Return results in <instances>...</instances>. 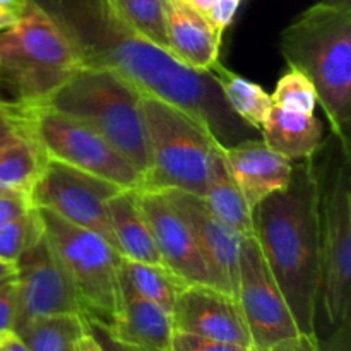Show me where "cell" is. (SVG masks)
Returning <instances> with one entry per match:
<instances>
[{
    "mask_svg": "<svg viewBox=\"0 0 351 351\" xmlns=\"http://www.w3.org/2000/svg\"><path fill=\"white\" fill-rule=\"evenodd\" d=\"M137 202L165 266L187 283L211 285L191 228L167 195L160 191L137 189Z\"/></svg>",
    "mask_w": 351,
    "mask_h": 351,
    "instance_id": "15",
    "label": "cell"
},
{
    "mask_svg": "<svg viewBox=\"0 0 351 351\" xmlns=\"http://www.w3.org/2000/svg\"><path fill=\"white\" fill-rule=\"evenodd\" d=\"M243 351H261V350H257V348H254V346H250V348H245Z\"/></svg>",
    "mask_w": 351,
    "mask_h": 351,
    "instance_id": "40",
    "label": "cell"
},
{
    "mask_svg": "<svg viewBox=\"0 0 351 351\" xmlns=\"http://www.w3.org/2000/svg\"><path fill=\"white\" fill-rule=\"evenodd\" d=\"M108 331L119 341L141 351H171L173 321L160 305L137 293L120 274V304Z\"/></svg>",
    "mask_w": 351,
    "mask_h": 351,
    "instance_id": "17",
    "label": "cell"
},
{
    "mask_svg": "<svg viewBox=\"0 0 351 351\" xmlns=\"http://www.w3.org/2000/svg\"><path fill=\"white\" fill-rule=\"evenodd\" d=\"M84 65L71 34L34 0L14 26L0 31V81L14 99L43 105Z\"/></svg>",
    "mask_w": 351,
    "mask_h": 351,
    "instance_id": "5",
    "label": "cell"
},
{
    "mask_svg": "<svg viewBox=\"0 0 351 351\" xmlns=\"http://www.w3.org/2000/svg\"><path fill=\"white\" fill-rule=\"evenodd\" d=\"M48 156L36 137H17L0 146V185L29 197Z\"/></svg>",
    "mask_w": 351,
    "mask_h": 351,
    "instance_id": "22",
    "label": "cell"
},
{
    "mask_svg": "<svg viewBox=\"0 0 351 351\" xmlns=\"http://www.w3.org/2000/svg\"><path fill=\"white\" fill-rule=\"evenodd\" d=\"M43 235L40 215L31 208L26 215L0 228V259L17 263L21 254Z\"/></svg>",
    "mask_w": 351,
    "mask_h": 351,
    "instance_id": "27",
    "label": "cell"
},
{
    "mask_svg": "<svg viewBox=\"0 0 351 351\" xmlns=\"http://www.w3.org/2000/svg\"><path fill=\"white\" fill-rule=\"evenodd\" d=\"M31 208H34L31 199L23 194L0 195V228L7 223L14 221L19 216L26 215Z\"/></svg>",
    "mask_w": 351,
    "mask_h": 351,
    "instance_id": "33",
    "label": "cell"
},
{
    "mask_svg": "<svg viewBox=\"0 0 351 351\" xmlns=\"http://www.w3.org/2000/svg\"><path fill=\"white\" fill-rule=\"evenodd\" d=\"M329 153L314 167L319 182L321 223V290L319 308L338 335L350 328L351 276V185L350 151L331 136Z\"/></svg>",
    "mask_w": 351,
    "mask_h": 351,
    "instance_id": "6",
    "label": "cell"
},
{
    "mask_svg": "<svg viewBox=\"0 0 351 351\" xmlns=\"http://www.w3.org/2000/svg\"><path fill=\"white\" fill-rule=\"evenodd\" d=\"M143 115L149 147V171L143 189L202 197L209 158L218 141L187 112L154 96L143 95Z\"/></svg>",
    "mask_w": 351,
    "mask_h": 351,
    "instance_id": "7",
    "label": "cell"
},
{
    "mask_svg": "<svg viewBox=\"0 0 351 351\" xmlns=\"http://www.w3.org/2000/svg\"><path fill=\"white\" fill-rule=\"evenodd\" d=\"M120 274L129 281L137 293L160 305L170 315L178 291L187 283L163 264L137 263L125 257L120 261Z\"/></svg>",
    "mask_w": 351,
    "mask_h": 351,
    "instance_id": "25",
    "label": "cell"
},
{
    "mask_svg": "<svg viewBox=\"0 0 351 351\" xmlns=\"http://www.w3.org/2000/svg\"><path fill=\"white\" fill-rule=\"evenodd\" d=\"M29 0H0V31L9 29L21 19Z\"/></svg>",
    "mask_w": 351,
    "mask_h": 351,
    "instance_id": "35",
    "label": "cell"
},
{
    "mask_svg": "<svg viewBox=\"0 0 351 351\" xmlns=\"http://www.w3.org/2000/svg\"><path fill=\"white\" fill-rule=\"evenodd\" d=\"M106 206L120 254L137 263L163 264L149 225L137 202V189H123Z\"/></svg>",
    "mask_w": 351,
    "mask_h": 351,
    "instance_id": "21",
    "label": "cell"
},
{
    "mask_svg": "<svg viewBox=\"0 0 351 351\" xmlns=\"http://www.w3.org/2000/svg\"><path fill=\"white\" fill-rule=\"evenodd\" d=\"M110 12L144 40L168 48L165 27V0H103Z\"/></svg>",
    "mask_w": 351,
    "mask_h": 351,
    "instance_id": "26",
    "label": "cell"
},
{
    "mask_svg": "<svg viewBox=\"0 0 351 351\" xmlns=\"http://www.w3.org/2000/svg\"><path fill=\"white\" fill-rule=\"evenodd\" d=\"M254 235L300 335L317 336L321 290L319 182L312 158L293 163L285 191L252 209Z\"/></svg>",
    "mask_w": 351,
    "mask_h": 351,
    "instance_id": "2",
    "label": "cell"
},
{
    "mask_svg": "<svg viewBox=\"0 0 351 351\" xmlns=\"http://www.w3.org/2000/svg\"><path fill=\"white\" fill-rule=\"evenodd\" d=\"M267 351H322L319 345L317 336L298 335L293 338H288L285 341H280L273 348Z\"/></svg>",
    "mask_w": 351,
    "mask_h": 351,
    "instance_id": "36",
    "label": "cell"
},
{
    "mask_svg": "<svg viewBox=\"0 0 351 351\" xmlns=\"http://www.w3.org/2000/svg\"><path fill=\"white\" fill-rule=\"evenodd\" d=\"M235 345H226V343L213 341V339L199 338V336L187 335V332L175 331L173 345L171 351H243Z\"/></svg>",
    "mask_w": 351,
    "mask_h": 351,
    "instance_id": "31",
    "label": "cell"
},
{
    "mask_svg": "<svg viewBox=\"0 0 351 351\" xmlns=\"http://www.w3.org/2000/svg\"><path fill=\"white\" fill-rule=\"evenodd\" d=\"M16 274L0 281V336L12 331L16 322Z\"/></svg>",
    "mask_w": 351,
    "mask_h": 351,
    "instance_id": "30",
    "label": "cell"
},
{
    "mask_svg": "<svg viewBox=\"0 0 351 351\" xmlns=\"http://www.w3.org/2000/svg\"><path fill=\"white\" fill-rule=\"evenodd\" d=\"M165 27L170 53L182 64L209 71L218 62L221 40L206 16L178 0H165Z\"/></svg>",
    "mask_w": 351,
    "mask_h": 351,
    "instance_id": "18",
    "label": "cell"
},
{
    "mask_svg": "<svg viewBox=\"0 0 351 351\" xmlns=\"http://www.w3.org/2000/svg\"><path fill=\"white\" fill-rule=\"evenodd\" d=\"M82 317H84V315H82ZM84 324L89 335L99 343V346H101L103 351H141L134 348V346L119 341V339L108 331V328H106L105 324H101V322L84 317Z\"/></svg>",
    "mask_w": 351,
    "mask_h": 351,
    "instance_id": "34",
    "label": "cell"
},
{
    "mask_svg": "<svg viewBox=\"0 0 351 351\" xmlns=\"http://www.w3.org/2000/svg\"><path fill=\"white\" fill-rule=\"evenodd\" d=\"M273 105L291 112L314 113L317 105V93L314 84L305 74L297 69H290L278 81L274 93L271 95Z\"/></svg>",
    "mask_w": 351,
    "mask_h": 351,
    "instance_id": "28",
    "label": "cell"
},
{
    "mask_svg": "<svg viewBox=\"0 0 351 351\" xmlns=\"http://www.w3.org/2000/svg\"><path fill=\"white\" fill-rule=\"evenodd\" d=\"M175 331L250 348L249 329L239 300L211 285L185 283L171 311Z\"/></svg>",
    "mask_w": 351,
    "mask_h": 351,
    "instance_id": "13",
    "label": "cell"
},
{
    "mask_svg": "<svg viewBox=\"0 0 351 351\" xmlns=\"http://www.w3.org/2000/svg\"><path fill=\"white\" fill-rule=\"evenodd\" d=\"M120 191L123 189L112 182L48 158L29 199L34 208L50 209L65 221L103 237L119 250L106 202Z\"/></svg>",
    "mask_w": 351,
    "mask_h": 351,
    "instance_id": "10",
    "label": "cell"
},
{
    "mask_svg": "<svg viewBox=\"0 0 351 351\" xmlns=\"http://www.w3.org/2000/svg\"><path fill=\"white\" fill-rule=\"evenodd\" d=\"M206 208L240 237L254 235L252 208L247 204L242 191L237 185L228 165L223 146L216 143L211 151L208 168L206 191L202 195Z\"/></svg>",
    "mask_w": 351,
    "mask_h": 351,
    "instance_id": "20",
    "label": "cell"
},
{
    "mask_svg": "<svg viewBox=\"0 0 351 351\" xmlns=\"http://www.w3.org/2000/svg\"><path fill=\"white\" fill-rule=\"evenodd\" d=\"M36 209L48 242L74 283L82 315L112 326L119 312L123 256L95 232L65 221L50 209Z\"/></svg>",
    "mask_w": 351,
    "mask_h": 351,
    "instance_id": "8",
    "label": "cell"
},
{
    "mask_svg": "<svg viewBox=\"0 0 351 351\" xmlns=\"http://www.w3.org/2000/svg\"><path fill=\"white\" fill-rule=\"evenodd\" d=\"M240 3H242V0H215L211 10L206 16L209 23H211L216 36L221 41L226 27L233 23V17H235L237 10H239Z\"/></svg>",
    "mask_w": 351,
    "mask_h": 351,
    "instance_id": "32",
    "label": "cell"
},
{
    "mask_svg": "<svg viewBox=\"0 0 351 351\" xmlns=\"http://www.w3.org/2000/svg\"><path fill=\"white\" fill-rule=\"evenodd\" d=\"M79 351H103V348L99 346V343L89 335L88 329H86L84 336H82L81 343H79Z\"/></svg>",
    "mask_w": 351,
    "mask_h": 351,
    "instance_id": "39",
    "label": "cell"
},
{
    "mask_svg": "<svg viewBox=\"0 0 351 351\" xmlns=\"http://www.w3.org/2000/svg\"><path fill=\"white\" fill-rule=\"evenodd\" d=\"M0 351H31L26 343L19 338L14 331L5 332L0 336Z\"/></svg>",
    "mask_w": 351,
    "mask_h": 351,
    "instance_id": "37",
    "label": "cell"
},
{
    "mask_svg": "<svg viewBox=\"0 0 351 351\" xmlns=\"http://www.w3.org/2000/svg\"><path fill=\"white\" fill-rule=\"evenodd\" d=\"M237 300L254 348L267 351L280 341L300 335L256 235L243 237L240 245Z\"/></svg>",
    "mask_w": 351,
    "mask_h": 351,
    "instance_id": "11",
    "label": "cell"
},
{
    "mask_svg": "<svg viewBox=\"0 0 351 351\" xmlns=\"http://www.w3.org/2000/svg\"><path fill=\"white\" fill-rule=\"evenodd\" d=\"M34 137L50 160L112 182L120 189L144 187L143 173L108 141L86 123L55 112L47 103L34 110Z\"/></svg>",
    "mask_w": 351,
    "mask_h": 351,
    "instance_id": "9",
    "label": "cell"
},
{
    "mask_svg": "<svg viewBox=\"0 0 351 351\" xmlns=\"http://www.w3.org/2000/svg\"><path fill=\"white\" fill-rule=\"evenodd\" d=\"M178 2H182L184 5H187V7H191V9H194L195 12L202 14V16H208V12L211 10L215 0H178Z\"/></svg>",
    "mask_w": 351,
    "mask_h": 351,
    "instance_id": "38",
    "label": "cell"
},
{
    "mask_svg": "<svg viewBox=\"0 0 351 351\" xmlns=\"http://www.w3.org/2000/svg\"><path fill=\"white\" fill-rule=\"evenodd\" d=\"M281 55L290 69L311 79L332 136L350 151V0H321L298 14L281 33Z\"/></svg>",
    "mask_w": 351,
    "mask_h": 351,
    "instance_id": "3",
    "label": "cell"
},
{
    "mask_svg": "<svg viewBox=\"0 0 351 351\" xmlns=\"http://www.w3.org/2000/svg\"><path fill=\"white\" fill-rule=\"evenodd\" d=\"M65 27L86 65L108 67L194 117L223 147L256 139L259 130L232 112L209 71L182 64L170 51L123 26L103 0H34Z\"/></svg>",
    "mask_w": 351,
    "mask_h": 351,
    "instance_id": "1",
    "label": "cell"
},
{
    "mask_svg": "<svg viewBox=\"0 0 351 351\" xmlns=\"http://www.w3.org/2000/svg\"><path fill=\"white\" fill-rule=\"evenodd\" d=\"M14 332L31 351H79L86 324L79 314L50 315L27 321Z\"/></svg>",
    "mask_w": 351,
    "mask_h": 351,
    "instance_id": "24",
    "label": "cell"
},
{
    "mask_svg": "<svg viewBox=\"0 0 351 351\" xmlns=\"http://www.w3.org/2000/svg\"><path fill=\"white\" fill-rule=\"evenodd\" d=\"M223 154L247 204L252 209L274 192L285 191L290 184L295 161L274 153L263 139L256 137L223 147Z\"/></svg>",
    "mask_w": 351,
    "mask_h": 351,
    "instance_id": "16",
    "label": "cell"
},
{
    "mask_svg": "<svg viewBox=\"0 0 351 351\" xmlns=\"http://www.w3.org/2000/svg\"><path fill=\"white\" fill-rule=\"evenodd\" d=\"M16 264L17 311L14 329L27 321L50 315H82L74 283L45 232L21 254Z\"/></svg>",
    "mask_w": 351,
    "mask_h": 351,
    "instance_id": "12",
    "label": "cell"
},
{
    "mask_svg": "<svg viewBox=\"0 0 351 351\" xmlns=\"http://www.w3.org/2000/svg\"><path fill=\"white\" fill-rule=\"evenodd\" d=\"M143 95L113 69L84 65L48 98L47 105L91 127L146 177L149 147Z\"/></svg>",
    "mask_w": 351,
    "mask_h": 351,
    "instance_id": "4",
    "label": "cell"
},
{
    "mask_svg": "<svg viewBox=\"0 0 351 351\" xmlns=\"http://www.w3.org/2000/svg\"><path fill=\"white\" fill-rule=\"evenodd\" d=\"M163 194L191 228L213 287L237 298L239 256L243 237L219 221L206 208L202 197L182 191H163Z\"/></svg>",
    "mask_w": 351,
    "mask_h": 351,
    "instance_id": "14",
    "label": "cell"
},
{
    "mask_svg": "<svg viewBox=\"0 0 351 351\" xmlns=\"http://www.w3.org/2000/svg\"><path fill=\"white\" fill-rule=\"evenodd\" d=\"M263 141L269 149L290 161L308 160L322 146V122L314 113L291 112L271 106L263 127Z\"/></svg>",
    "mask_w": 351,
    "mask_h": 351,
    "instance_id": "19",
    "label": "cell"
},
{
    "mask_svg": "<svg viewBox=\"0 0 351 351\" xmlns=\"http://www.w3.org/2000/svg\"><path fill=\"white\" fill-rule=\"evenodd\" d=\"M36 106L14 98L0 99V146L17 137H34Z\"/></svg>",
    "mask_w": 351,
    "mask_h": 351,
    "instance_id": "29",
    "label": "cell"
},
{
    "mask_svg": "<svg viewBox=\"0 0 351 351\" xmlns=\"http://www.w3.org/2000/svg\"><path fill=\"white\" fill-rule=\"evenodd\" d=\"M209 72L218 82L223 98L228 103L232 112L243 122L249 123L252 129L261 132V127L273 106L269 93L264 91L256 82H250L249 79L226 69L225 65L219 64V60L209 69Z\"/></svg>",
    "mask_w": 351,
    "mask_h": 351,
    "instance_id": "23",
    "label": "cell"
}]
</instances>
